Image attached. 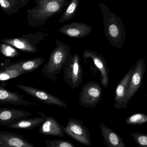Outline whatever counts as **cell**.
<instances>
[{
	"mask_svg": "<svg viewBox=\"0 0 147 147\" xmlns=\"http://www.w3.org/2000/svg\"><path fill=\"white\" fill-rule=\"evenodd\" d=\"M131 136L139 147H147V135L139 133H133Z\"/></svg>",
	"mask_w": 147,
	"mask_h": 147,
	"instance_id": "484cf974",
	"label": "cell"
},
{
	"mask_svg": "<svg viewBox=\"0 0 147 147\" xmlns=\"http://www.w3.org/2000/svg\"><path fill=\"white\" fill-rule=\"evenodd\" d=\"M135 65L133 66L121 80L115 90L114 106L117 109H123V105L127 96L131 77L134 71Z\"/></svg>",
	"mask_w": 147,
	"mask_h": 147,
	"instance_id": "4fadbf2b",
	"label": "cell"
},
{
	"mask_svg": "<svg viewBox=\"0 0 147 147\" xmlns=\"http://www.w3.org/2000/svg\"><path fill=\"white\" fill-rule=\"evenodd\" d=\"M56 47L51 53L48 61L43 66L41 72L53 81H57L58 74L61 73L68 57L71 55L70 45L56 39Z\"/></svg>",
	"mask_w": 147,
	"mask_h": 147,
	"instance_id": "3957f363",
	"label": "cell"
},
{
	"mask_svg": "<svg viewBox=\"0 0 147 147\" xmlns=\"http://www.w3.org/2000/svg\"><path fill=\"white\" fill-rule=\"evenodd\" d=\"M146 59L140 58L135 64V68L131 77L127 96L123 105V109L127 108V105L137 91L140 88L146 70Z\"/></svg>",
	"mask_w": 147,
	"mask_h": 147,
	"instance_id": "9c48e42d",
	"label": "cell"
},
{
	"mask_svg": "<svg viewBox=\"0 0 147 147\" xmlns=\"http://www.w3.org/2000/svg\"><path fill=\"white\" fill-rule=\"evenodd\" d=\"M69 0H35L36 6L27 11L28 24L38 27L50 18L60 14L69 3Z\"/></svg>",
	"mask_w": 147,
	"mask_h": 147,
	"instance_id": "6da1fadb",
	"label": "cell"
},
{
	"mask_svg": "<svg viewBox=\"0 0 147 147\" xmlns=\"http://www.w3.org/2000/svg\"><path fill=\"white\" fill-rule=\"evenodd\" d=\"M6 83L3 82L0 86V104L14 105L39 106V104L25 100L18 92H11L5 89Z\"/></svg>",
	"mask_w": 147,
	"mask_h": 147,
	"instance_id": "7c38bea8",
	"label": "cell"
},
{
	"mask_svg": "<svg viewBox=\"0 0 147 147\" xmlns=\"http://www.w3.org/2000/svg\"><path fill=\"white\" fill-rule=\"evenodd\" d=\"M103 18L104 30L108 41L114 47L122 49L127 34L121 19L114 13L103 3L98 5Z\"/></svg>",
	"mask_w": 147,
	"mask_h": 147,
	"instance_id": "7a4b0ae2",
	"label": "cell"
},
{
	"mask_svg": "<svg viewBox=\"0 0 147 147\" xmlns=\"http://www.w3.org/2000/svg\"><path fill=\"white\" fill-rule=\"evenodd\" d=\"M102 95L101 85L91 80L84 85L79 95V102L83 107L94 108L98 105Z\"/></svg>",
	"mask_w": 147,
	"mask_h": 147,
	"instance_id": "8992f818",
	"label": "cell"
},
{
	"mask_svg": "<svg viewBox=\"0 0 147 147\" xmlns=\"http://www.w3.org/2000/svg\"><path fill=\"white\" fill-rule=\"evenodd\" d=\"M18 88L38 101L49 105L67 108L68 105L59 98L46 91L23 84H16Z\"/></svg>",
	"mask_w": 147,
	"mask_h": 147,
	"instance_id": "ba28073f",
	"label": "cell"
},
{
	"mask_svg": "<svg viewBox=\"0 0 147 147\" xmlns=\"http://www.w3.org/2000/svg\"><path fill=\"white\" fill-rule=\"evenodd\" d=\"M80 0H71L69 4L62 13L60 19L58 21L60 23L66 22L71 20L76 15Z\"/></svg>",
	"mask_w": 147,
	"mask_h": 147,
	"instance_id": "44dd1931",
	"label": "cell"
},
{
	"mask_svg": "<svg viewBox=\"0 0 147 147\" xmlns=\"http://www.w3.org/2000/svg\"><path fill=\"white\" fill-rule=\"evenodd\" d=\"M44 58L39 57L17 63H9L5 65L1 64V70H18L24 72L25 74L32 72L39 68L45 63Z\"/></svg>",
	"mask_w": 147,
	"mask_h": 147,
	"instance_id": "2e32d148",
	"label": "cell"
},
{
	"mask_svg": "<svg viewBox=\"0 0 147 147\" xmlns=\"http://www.w3.org/2000/svg\"><path fill=\"white\" fill-rule=\"evenodd\" d=\"M83 56L84 63L89 59L92 60L96 67L101 73L100 78L101 84L104 88H107L110 82V70L107 67L106 59L102 54H99L96 51L89 50H85Z\"/></svg>",
	"mask_w": 147,
	"mask_h": 147,
	"instance_id": "30bf717a",
	"label": "cell"
},
{
	"mask_svg": "<svg viewBox=\"0 0 147 147\" xmlns=\"http://www.w3.org/2000/svg\"><path fill=\"white\" fill-rule=\"evenodd\" d=\"M147 122V115L144 113H138L129 117L126 121L129 125H141Z\"/></svg>",
	"mask_w": 147,
	"mask_h": 147,
	"instance_id": "7402d4cb",
	"label": "cell"
},
{
	"mask_svg": "<svg viewBox=\"0 0 147 147\" xmlns=\"http://www.w3.org/2000/svg\"><path fill=\"white\" fill-rule=\"evenodd\" d=\"M92 28L88 24L80 22H72L61 27L59 32L72 38H82L88 36Z\"/></svg>",
	"mask_w": 147,
	"mask_h": 147,
	"instance_id": "8fae6325",
	"label": "cell"
},
{
	"mask_svg": "<svg viewBox=\"0 0 147 147\" xmlns=\"http://www.w3.org/2000/svg\"><path fill=\"white\" fill-rule=\"evenodd\" d=\"M48 36L47 33L39 31L20 37L5 38L1 40V42L10 45L23 52L33 53L38 52L37 45Z\"/></svg>",
	"mask_w": 147,
	"mask_h": 147,
	"instance_id": "277c9868",
	"label": "cell"
},
{
	"mask_svg": "<svg viewBox=\"0 0 147 147\" xmlns=\"http://www.w3.org/2000/svg\"><path fill=\"white\" fill-rule=\"evenodd\" d=\"M38 113L41 115V116L40 117L21 119L10 124L8 127L9 128L13 129L30 130L40 126L45 121L47 117L43 113L39 112Z\"/></svg>",
	"mask_w": 147,
	"mask_h": 147,
	"instance_id": "d6986e66",
	"label": "cell"
},
{
	"mask_svg": "<svg viewBox=\"0 0 147 147\" xmlns=\"http://www.w3.org/2000/svg\"><path fill=\"white\" fill-rule=\"evenodd\" d=\"M24 74H25L24 72L18 70H1L0 72V81L1 82H3Z\"/></svg>",
	"mask_w": 147,
	"mask_h": 147,
	"instance_id": "cb8c5ba5",
	"label": "cell"
},
{
	"mask_svg": "<svg viewBox=\"0 0 147 147\" xmlns=\"http://www.w3.org/2000/svg\"><path fill=\"white\" fill-rule=\"evenodd\" d=\"M65 81L74 90L83 82V71L81 59L77 53L70 55L63 68Z\"/></svg>",
	"mask_w": 147,
	"mask_h": 147,
	"instance_id": "5b68a950",
	"label": "cell"
},
{
	"mask_svg": "<svg viewBox=\"0 0 147 147\" xmlns=\"http://www.w3.org/2000/svg\"><path fill=\"white\" fill-rule=\"evenodd\" d=\"M63 126L52 117H47L45 121L40 127L39 132V134L43 135L64 138V133L63 130Z\"/></svg>",
	"mask_w": 147,
	"mask_h": 147,
	"instance_id": "e0dca14e",
	"label": "cell"
},
{
	"mask_svg": "<svg viewBox=\"0 0 147 147\" xmlns=\"http://www.w3.org/2000/svg\"><path fill=\"white\" fill-rule=\"evenodd\" d=\"M63 130L64 134L77 142L88 146L91 145L89 131L82 120L70 118L66 126H63Z\"/></svg>",
	"mask_w": 147,
	"mask_h": 147,
	"instance_id": "52a82bcc",
	"label": "cell"
},
{
	"mask_svg": "<svg viewBox=\"0 0 147 147\" xmlns=\"http://www.w3.org/2000/svg\"><path fill=\"white\" fill-rule=\"evenodd\" d=\"M31 112L18 109L9 108L0 109V125L8 126L12 123L32 116Z\"/></svg>",
	"mask_w": 147,
	"mask_h": 147,
	"instance_id": "5bb4252c",
	"label": "cell"
},
{
	"mask_svg": "<svg viewBox=\"0 0 147 147\" xmlns=\"http://www.w3.org/2000/svg\"><path fill=\"white\" fill-rule=\"evenodd\" d=\"M146 96H147V94H146Z\"/></svg>",
	"mask_w": 147,
	"mask_h": 147,
	"instance_id": "4316f807",
	"label": "cell"
},
{
	"mask_svg": "<svg viewBox=\"0 0 147 147\" xmlns=\"http://www.w3.org/2000/svg\"><path fill=\"white\" fill-rule=\"evenodd\" d=\"M0 147H36L23 136L12 132H0Z\"/></svg>",
	"mask_w": 147,
	"mask_h": 147,
	"instance_id": "9a60e30c",
	"label": "cell"
},
{
	"mask_svg": "<svg viewBox=\"0 0 147 147\" xmlns=\"http://www.w3.org/2000/svg\"><path fill=\"white\" fill-rule=\"evenodd\" d=\"M29 1H30V0H29Z\"/></svg>",
	"mask_w": 147,
	"mask_h": 147,
	"instance_id": "83f0119b",
	"label": "cell"
},
{
	"mask_svg": "<svg viewBox=\"0 0 147 147\" xmlns=\"http://www.w3.org/2000/svg\"><path fill=\"white\" fill-rule=\"evenodd\" d=\"M29 0H0L1 8L9 16L17 13L20 9L27 5Z\"/></svg>",
	"mask_w": 147,
	"mask_h": 147,
	"instance_id": "ffe728a7",
	"label": "cell"
},
{
	"mask_svg": "<svg viewBox=\"0 0 147 147\" xmlns=\"http://www.w3.org/2000/svg\"><path fill=\"white\" fill-rule=\"evenodd\" d=\"M45 142L46 147H77L67 140H46Z\"/></svg>",
	"mask_w": 147,
	"mask_h": 147,
	"instance_id": "d4e9b609",
	"label": "cell"
},
{
	"mask_svg": "<svg viewBox=\"0 0 147 147\" xmlns=\"http://www.w3.org/2000/svg\"><path fill=\"white\" fill-rule=\"evenodd\" d=\"M100 129L104 144L108 147H126L120 136L103 123L100 124Z\"/></svg>",
	"mask_w": 147,
	"mask_h": 147,
	"instance_id": "ac0fdd59",
	"label": "cell"
},
{
	"mask_svg": "<svg viewBox=\"0 0 147 147\" xmlns=\"http://www.w3.org/2000/svg\"><path fill=\"white\" fill-rule=\"evenodd\" d=\"M0 51L3 56L8 57H17L20 56L19 52L14 48V47L8 44L1 43Z\"/></svg>",
	"mask_w": 147,
	"mask_h": 147,
	"instance_id": "603a6c76",
	"label": "cell"
}]
</instances>
